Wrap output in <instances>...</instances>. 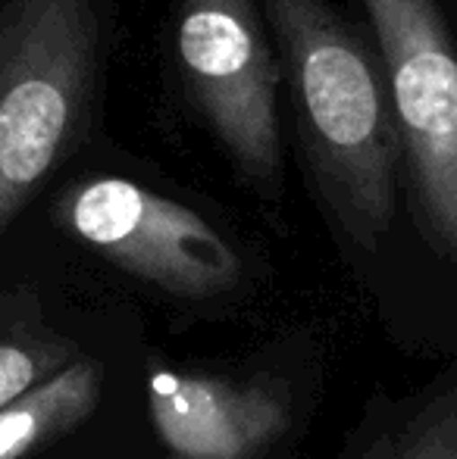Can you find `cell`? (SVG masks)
Returning <instances> with one entry per match:
<instances>
[{"mask_svg":"<svg viewBox=\"0 0 457 459\" xmlns=\"http://www.w3.org/2000/svg\"><path fill=\"white\" fill-rule=\"evenodd\" d=\"M317 178L345 231L376 247L395 212L398 128L364 41L323 0H263Z\"/></svg>","mask_w":457,"mask_h":459,"instance_id":"6da1fadb","label":"cell"},{"mask_svg":"<svg viewBox=\"0 0 457 459\" xmlns=\"http://www.w3.org/2000/svg\"><path fill=\"white\" fill-rule=\"evenodd\" d=\"M107 0H0V238L98 109Z\"/></svg>","mask_w":457,"mask_h":459,"instance_id":"7a4b0ae2","label":"cell"},{"mask_svg":"<svg viewBox=\"0 0 457 459\" xmlns=\"http://www.w3.org/2000/svg\"><path fill=\"white\" fill-rule=\"evenodd\" d=\"M426 241L457 263V54L435 0H364Z\"/></svg>","mask_w":457,"mask_h":459,"instance_id":"3957f363","label":"cell"},{"mask_svg":"<svg viewBox=\"0 0 457 459\" xmlns=\"http://www.w3.org/2000/svg\"><path fill=\"white\" fill-rule=\"evenodd\" d=\"M57 219L126 273L179 297H216L242 281V260L195 210L122 176L69 185Z\"/></svg>","mask_w":457,"mask_h":459,"instance_id":"277c9868","label":"cell"},{"mask_svg":"<svg viewBox=\"0 0 457 459\" xmlns=\"http://www.w3.org/2000/svg\"><path fill=\"white\" fill-rule=\"evenodd\" d=\"M176 50L189 91L254 185L282 166L276 66L254 0H182Z\"/></svg>","mask_w":457,"mask_h":459,"instance_id":"5b68a950","label":"cell"},{"mask_svg":"<svg viewBox=\"0 0 457 459\" xmlns=\"http://www.w3.org/2000/svg\"><path fill=\"white\" fill-rule=\"evenodd\" d=\"M147 400L160 441L179 459H254L288 425V403L273 385L157 368Z\"/></svg>","mask_w":457,"mask_h":459,"instance_id":"8992f818","label":"cell"},{"mask_svg":"<svg viewBox=\"0 0 457 459\" xmlns=\"http://www.w3.org/2000/svg\"><path fill=\"white\" fill-rule=\"evenodd\" d=\"M101 400V368L92 359L66 363L54 378L0 410V459H29L82 425Z\"/></svg>","mask_w":457,"mask_h":459,"instance_id":"52a82bcc","label":"cell"},{"mask_svg":"<svg viewBox=\"0 0 457 459\" xmlns=\"http://www.w3.org/2000/svg\"><path fill=\"white\" fill-rule=\"evenodd\" d=\"M370 459H457V403L423 412L401 437L379 444Z\"/></svg>","mask_w":457,"mask_h":459,"instance_id":"ba28073f","label":"cell"},{"mask_svg":"<svg viewBox=\"0 0 457 459\" xmlns=\"http://www.w3.org/2000/svg\"><path fill=\"white\" fill-rule=\"evenodd\" d=\"M63 357L38 341H0V410L54 378Z\"/></svg>","mask_w":457,"mask_h":459,"instance_id":"9c48e42d","label":"cell"},{"mask_svg":"<svg viewBox=\"0 0 457 459\" xmlns=\"http://www.w3.org/2000/svg\"><path fill=\"white\" fill-rule=\"evenodd\" d=\"M172 459H179V456H172Z\"/></svg>","mask_w":457,"mask_h":459,"instance_id":"30bf717a","label":"cell"}]
</instances>
